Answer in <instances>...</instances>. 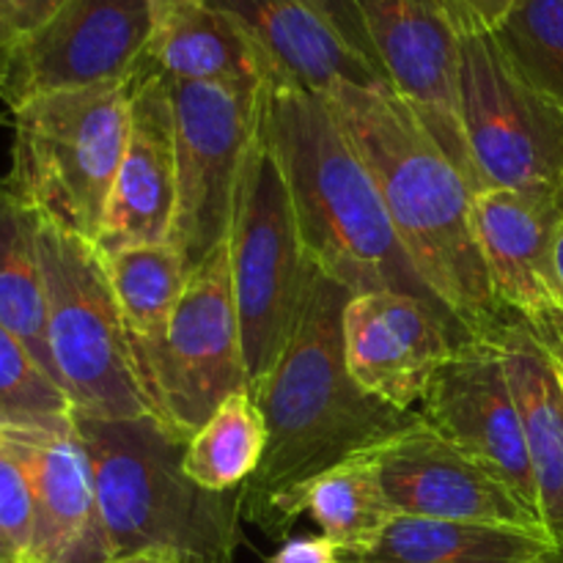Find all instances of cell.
<instances>
[{
	"label": "cell",
	"mask_w": 563,
	"mask_h": 563,
	"mask_svg": "<svg viewBox=\"0 0 563 563\" xmlns=\"http://www.w3.org/2000/svg\"><path fill=\"white\" fill-rule=\"evenodd\" d=\"M130 82L33 97L11 110L9 187L42 218L97 242L130 132Z\"/></svg>",
	"instance_id": "obj_5"
},
{
	"label": "cell",
	"mask_w": 563,
	"mask_h": 563,
	"mask_svg": "<svg viewBox=\"0 0 563 563\" xmlns=\"http://www.w3.org/2000/svg\"><path fill=\"white\" fill-rule=\"evenodd\" d=\"M0 324L11 330L55 377L47 346L38 214L5 179H0Z\"/></svg>",
	"instance_id": "obj_24"
},
{
	"label": "cell",
	"mask_w": 563,
	"mask_h": 563,
	"mask_svg": "<svg viewBox=\"0 0 563 563\" xmlns=\"http://www.w3.org/2000/svg\"><path fill=\"white\" fill-rule=\"evenodd\" d=\"M130 132L93 242L99 253L165 242L174 229L179 170L168 77L141 64L130 80Z\"/></svg>",
	"instance_id": "obj_17"
},
{
	"label": "cell",
	"mask_w": 563,
	"mask_h": 563,
	"mask_svg": "<svg viewBox=\"0 0 563 563\" xmlns=\"http://www.w3.org/2000/svg\"><path fill=\"white\" fill-rule=\"evenodd\" d=\"M33 542V489L20 454L0 432V550L9 563H27Z\"/></svg>",
	"instance_id": "obj_29"
},
{
	"label": "cell",
	"mask_w": 563,
	"mask_h": 563,
	"mask_svg": "<svg viewBox=\"0 0 563 563\" xmlns=\"http://www.w3.org/2000/svg\"><path fill=\"white\" fill-rule=\"evenodd\" d=\"M258 132L289 187L308 262L355 295L405 291L445 311L418 278L377 181L322 93L267 77Z\"/></svg>",
	"instance_id": "obj_3"
},
{
	"label": "cell",
	"mask_w": 563,
	"mask_h": 563,
	"mask_svg": "<svg viewBox=\"0 0 563 563\" xmlns=\"http://www.w3.org/2000/svg\"><path fill=\"white\" fill-rule=\"evenodd\" d=\"M553 258H555V275H559V286L563 295V209L555 218V231H553Z\"/></svg>",
	"instance_id": "obj_36"
},
{
	"label": "cell",
	"mask_w": 563,
	"mask_h": 563,
	"mask_svg": "<svg viewBox=\"0 0 563 563\" xmlns=\"http://www.w3.org/2000/svg\"><path fill=\"white\" fill-rule=\"evenodd\" d=\"M0 563H9V559H5V553H3V550H0Z\"/></svg>",
	"instance_id": "obj_39"
},
{
	"label": "cell",
	"mask_w": 563,
	"mask_h": 563,
	"mask_svg": "<svg viewBox=\"0 0 563 563\" xmlns=\"http://www.w3.org/2000/svg\"><path fill=\"white\" fill-rule=\"evenodd\" d=\"M71 418L58 379L0 324V432H47L69 427Z\"/></svg>",
	"instance_id": "obj_27"
},
{
	"label": "cell",
	"mask_w": 563,
	"mask_h": 563,
	"mask_svg": "<svg viewBox=\"0 0 563 563\" xmlns=\"http://www.w3.org/2000/svg\"><path fill=\"white\" fill-rule=\"evenodd\" d=\"M99 256L108 269L137 361L168 333L170 317L190 278V267L170 240L119 247Z\"/></svg>",
	"instance_id": "obj_25"
},
{
	"label": "cell",
	"mask_w": 563,
	"mask_h": 563,
	"mask_svg": "<svg viewBox=\"0 0 563 563\" xmlns=\"http://www.w3.org/2000/svg\"><path fill=\"white\" fill-rule=\"evenodd\" d=\"M544 528L487 526L396 515L377 542L341 563H542L559 553Z\"/></svg>",
	"instance_id": "obj_23"
},
{
	"label": "cell",
	"mask_w": 563,
	"mask_h": 563,
	"mask_svg": "<svg viewBox=\"0 0 563 563\" xmlns=\"http://www.w3.org/2000/svg\"><path fill=\"white\" fill-rule=\"evenodd\" d=\"M553 363H555V372H559V379H561V385H563V352H561V355L553 357Z\"/></svg>",
	"instance_id": "obj_37"
},
{
	"label": "cell",
	"mask_w": 563,
	"mask_h": 563,
	"mask_svg": "<svg viewBox=\"0 0 563 563\" xmlns=\"http://www.w3.org/2000/svg\"><path fill=\"white\" fill-rule=\"evenodd\" d=\"M3 434L20 454L33 489V542L27 563L110 561L91 456L77 434L75 418L64 429Z\"/></svg>",
	"instance_id": "obj_18"
},
{
	"label": "cell",
	"mask_w": 563,
	"mask_h": 563,
	"mask_svg": "<svg viewBox=\"0 0 563 563\" xmlns=\"http://www.w3.org/2000/svg\"><path fill=\"white\" fill-rule=\"evenodd\" d=\"M143 66L181 82H264L269 66L245 31L209 0H152Z\"/></svg>",
	"instance_id": "obj_21"
},
{
	"label": "cell",
	"mask_w": 563,
	"mask_h": 563,
	"mask_svg": "<svg viewBox=\"0 0 563 563\" xmlns=\"http://www.w3.org/2000/svg\"><path fill=\"white\" fill-rule=\"evenodd\" d=\"M137 372L154 416L181 434L201 429L231 394L247 388L225 242L190 269L168 333L137 357Z\"/></svg>",
	"instance_id": "obj_9"
},
{
	"label": "cell",
	"mask_w": 563,
	"mask_h": 563,
	"mask_svg": "<svg viewBox=\"0 0 563 563\" xmlns=\"http://www.w3.org/2000/svg\"><path fill=\"white\" fill-rule=\"evenodd\" d=\"M462 38L495 33L520 0H438Z\"/></svg>",
	"instance_id": "obj_31"
},
{
	"label": "cell",
	"mask_w": 563,
	"mask_h": 563,
	"mask_svg": "<svg viewBox=\"0 0 563 563\" xmlns=\"http://www.w3.org/2000/svg\"><path fill=\"white\" fill-rule=\"evenodd\" d=\"M350 291L308 264L306 289L289 344L251 388L267 423V451L242 489L245 522L264 520L273 500L297 484L377 449L418 421L352 379L344 355V308Z\"/></svg>",
	"instance_id": "obj_2"
},
{
	"label": "cell",
	"mask_w": 563,
	"mask_h": 563,
	"mask_svg": "<svg viewBox=\"0 0 563 563\" xmlns=\"http://www.w3.org/2000/svg\"><path fill=\"white\" fill-rule=\"evenodd\" d=\"M91 456L110 559L174 550L187 563H234L242 544V489L207 493L185 473L181 434L157 416L77 418Z\"/></svg>",
	"instance_id": "obj_4"
},
{
	"label": "cell",
	"mask_w": 563,
	"mask_h": 563,
	"mask_svg": "<svg viewBox=\"0 0 563 563\" xmlns=\"http://www.w3.org/2000/svg\"><path fill=\"white\" fill-rule=\"evenodd\" d=\"M493 36L511 69L563 113V0H520Z\"/></svg>",
	"instance_id": "obj_28"
},
{
	"label": "cell",
	"mask_w": 563,
	"mask_h": 563,
	"mask_svg": "<svg viewBox=\"0 0 563 563\" xmlns=\"http://www.w3.org/2000/svg\"><path fill=\"white\" fill-rule=\"evenodd\" d=\"M478 245L500 311L520 319L548 350L563 352V295L555 275L559 209L520 192L487 187L473 198Z\"/></svg>",
	"instance_id": "obj_16"
},
{
	"label": "cell",
	"mask_w": 563,
	"mask_h": 563,
	"mask_svg": "<svg viewBox=\"0 0 563 563\" xmlns=\"http://www.w3.org/2000/svg\"><path fill=\"white\" fill-rule=\"evenodd\" d=\"M104 563H187L181 559L179 553H174V550H143V553H132V555H124V559H110Z\"/></svg>",
	"instance_id": "obj_35"
},
{
	"label": "cell",
	"mask_w": 563,
	"mask_h": 563,
	"mask_svg": "<svg viewBox=\"0 0 563 563\" xmlns=\"http://www.w3.org/2000/svg\"><path fill=\"white\" fill-rule=\"evenodd\" d=\"M267 451V423L251 388L231 394L190 434L185 473L207 493H234L256 476Z\"/></svg>",
	"instance_id": "obj_26"
},
{
	"label": "cell",
	"mask_w": 563,
	"mask_h": 563,
	"mask_svg": "<svg viewBox=\"0 0 563 563\" xmlns=\"http://www.w3.org/2000/svg\"><path fill=\"white\" fill-rule=\"evenodd\" d=\"M223 9L251 36L269 66V77H280L308 91L328 93L341 82L388 86L341 33L319 11L302 0H209Z\"/></svg>",
	"instance_id": "obj_19"
},
{
	"label": "cell",
	"mask_w": 563,
	"mask_h": 563,
	"mask_svg": "<svg viewBox=\"0 0 563 563\" xmlns=\"http://www.w3.org/2000/svg\"><path fill=\"white\" fill-rule=\"evenodd\" d=\"M390 88L476 190L460 115L462 36L438 0H355Z\"/></svg>",
	"instance_id": "obj_13"
},
{
	"label": "cell",
	"mask_w": 563,
	"mask_h": 563,
	"mask_svg": "<svg viewBox=\"0 0 563 563\" xmlns=\"http://www.w3.org/2000/svg\"><path fill=\"white\" fill-rule=\"evenodd\" d=\"M176 115L174 229L168 240L198 267L229 236L234 192L258 130L264 82L170 80Z\"/></svg>",
	"instance_id": "obj_10"
},
{
	"label": "cell",
	"mask_w": 563,
	"mask_h": 563,
	"mask_svg": "<svg viewBox=\"0 0 563 563\" xmlns=\"http://www.w3.org/2000/svg\"><path fill=\"white\" fill-rule=\"evenodd\" d=\"M20 38L22 33L20 27H16L14 16H11L9 5H5V0H0V82H3L5 75H9L11 58H14Z\"/></svg>",
	"instance_id": "obj_34"
},
{
	"label": "cell",
	"mask_w": 563,
	"mask_h": 563,
	"mask_svg": "<svg viewBox=\"0 0 563 563\" xmlns=\"http://www.w3.org/2000/svg\"><path fill=\"white\" fill-rule=\"evenodd\" d=\"M542 563H563V550H559V553H555V555H550V559L542 561Z\"/></svg>",
	"instance_id": "obj_38"
},
{
	"label": "cell",
	"mask_w": 563,
	"mask_h": 563,
	"mask_svg": "<svg viewBox=\"0 0 563 563\" xmlns=\"http://www.w3.org/2000/svg\"><path fill=\"white\" fill-rule=\"evenodd\" d=\"M416 412L440 438L493 471L542 520L520 412L493 341H462L432 377Z\"/></svg>",
	"instance_id": "obj_12"
},
{
	"label": "cell",
	"mask_w": 563,
	"mask_h": 563,
	"mask_svg": "<svg viewBox=\"0 0 563 563\" xmlns=\"http://www.w3.org/2000/svg\"><path fill=\"white\" fill-rule=\"evenodd\" d=\"M3 121H5V115H3V113H0V124H3Z\"/></svg>",
	"instance_id": "obj_40"
},
{
	"label": "cell",
	"mask_w": 563,
	"mask_h": 563,
	"mask_svg": "<svg viewBox=\"0 0 563 563\" xmlns=\"http://www.w3.org/2000/svg\"><path fill=\"white\" fill-rule=\"evenodd\" d=\"M152 33V0H66L16 44L0 102L20 108L42 93L130 82Z\"/></svg>",
	"instance_id": "obj_11"
},
{
	"label": "cell",
	"mask_w": 563,
	"mask_h": 563,
	"mask_svg": "<svg viewBox=\"0 0 563 563\" xmlns=\"http://www.w3.org/2000/svg\"><path fill=\"white\" fill-rule=\"evenodd\" d=\"M322 97L377 181L418 278L473 339H487L504 311L478 245L467 176L390 86L341 82Z\"/></svg>",
	"instance_id": "obj_1"
},
{
	"label": "cell",
	"mask_w": 563,
	"mask_h": 563,
	"mask_svg": "<svg viewBox=\"0 0 563 563\" xmlns=\"http://www.w3.org/2000/svg\"><path fill=\"white\" fill-rule=\"evenodd\" d=\"M64 3L66 0H5V5H9L11 16H14L22 36L36 31V27H42Z\"/></svg>",
	"instance_id": "obj_33"
},
{
	"label": "cell",
	"mask_w": 563,
	"mask_h": 563,
	"mask_svg": "<svg viewBox=\"0 0 563 563\" xmlns=\"http://www.w3.org/2000/svg\"><path fill=\"white\" fill-rule=\"evenodd\" d=\"M302 515L317 522L339 553H357L377 542L396 509L379 482L377 462L368 454H357L273 500L258 528L267 537L284 539Z\"/></svg>",
	"instance_id": "obj_22"
},
{
	"label": "cell",
	"mask_w": 563,
	"mask_h": 563,
	"mask_svg": "<svg viewBox=\"0 0 563 563\" xmlns=\"http://www.w3.org/2000/svg\"><path fill=\"white\" fill-rule=\"evenodd\" d=\"M467 339L451 313L405 291H361L344 308L352 379L396 410L416 412L434 374Z\"/></svg>",
	"instance_id": "obj_14"
},
{
	"label": "cell",
	"mask_w": 563,
	"mask_h": 563,
	"mask_svg": "<svg viewBox=\"0 0 563 563\" xmlns=\"http://www.w3.org/2000/svg\"><path fill=\"white\" fill-rule=\"evenodd\" d=\"M509 388L520 412L528 456L539 493L542 526L563 550V385L542 341L504 311L493 333Z\"/></svg>",
	"instance_id": "obj_20"
},
{
	"label": "cell",
	"mask_w": 563,
	"mask_h": 563,
	"mask_svg": "<svg viewBox=\"0 0 563 563\" xmlns=\"http://www.w3.org/2000/svg\"><path fill=\"white\" fill-rule=\"evenodd\" d=\"M38 258L49 357L71 412L102 421L154 416L130 330L93 242L38 214Z\"/></svg>",
	"instance_id": "obj_6"
},
{
	"label": "cell",
	"mask_w": 563,
	"mask_h": 563,
	"mask_svg": "<svg viewBox=\"0 0 563 563\" xmlns=\"http://www.w3.org/2000/svg\"><path fill=\"white\" fill-rule=\"evenodd\" d=\"M460 115L476 192H520L563 209V113L506 60L493 33L462 38Z\"/></svg>",
	"instance_id": "obj_8"
},
{
	"label": "cell",
	"mask_w": 563,
	"mask_h": 563,
	"mask_svg": "<svg viewBox=\"0 0 563 563\" xmlns=\"http://www.w3.org/2000/svg\"><path fill=\"white\" fill-rule=\"evenodd\" d=\"M366 454L377 462L379 482L396 515L544 528L493 471L462 454L421 418Z\"/></svg>",
	"instance_id": "obj_15"
},
{
	"label": "cell",
	"mask_w": 563,
	"mask_h": 563,
	"mask_svg": "<svg viewBox=\"0 0 563 563\" xmlns=\"http://www.w3.org/2000/svg\"><path fill=\"white\" fill-rule=\"evenodd\" d=\"M267 563H341L339 548L319 533V537L286 539Z\"/></svg>",
	"instance_id": "obj_32"
},
{
	"label": "cell",
	"mask_w": 563,
	"mask_h": 563,
	"mask_svg": "<svg viewBox=\"0 0 563 563\" xmlns=\"http://www.w3.org/2000/svg\"><path fill=\"white\" fill-rule=\"evenodd\" d=\"M225 245L247 388H253L267 377L289 344L311 264L297 229L289 187L258 130L242 165Z\"/></svg>",
	"instance_id": "obj_7"
},
{
	"label": "cell",
	"mask_w": 563,
	"mask_h": 563,
	"mask_svg": "<svg viewBox=\"0 0 563 563\" xmlns=\"http://www.w3.org/2000/svg\"><path fill=\"white\" fill-rule=\"evenodd\" d=\"M302 3L311 5L313 11H319V14H322L324 20H328L330 25L341 33V38H344V42L350 44V47L355 49V53L361 55L368 66H374V69L385 77V71H383V66H379L377 53H374V44H372V38H368L366 25H363V16H361V11H357L355 0H302ZM385 80H388V77H385Z\"/></svg>",
	"instance_id": "obj_30"
}]
</instances>
